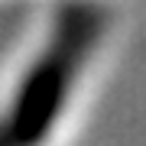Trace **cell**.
Segmentation results:
<instances>
[{"label":"cell","mask_w":146,"mask_h":146,"mask_svg":"<svg viewBox=\"0 0 146 146\" xmlns=\"http://www.w3.org/2000/svg\"><path fill=\"white\" fill-rule=\"evenodd\" d=\"M107 26V10L91 0H72L55 13L46 46L16 81L0 110V146H42L94 55Z\"/></svg>","instance_id":"6da1fadb"}]
</instances>
